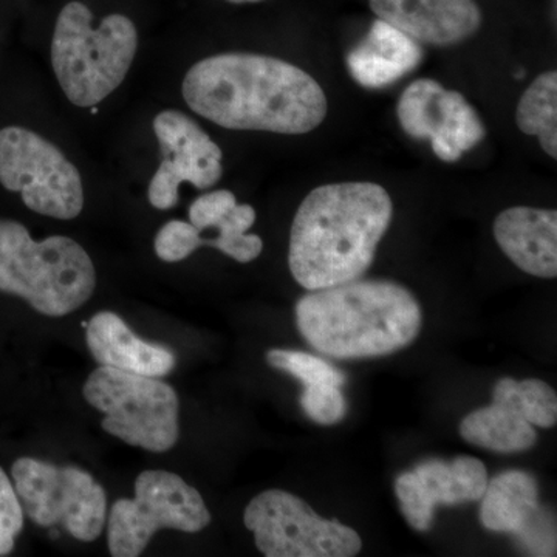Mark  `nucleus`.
Masks as SVG:
<instances>
[{"mask_svg":"<svg viewBox=\"0 0 557 557\" xmlns=\"http://www.w3.org/2000/svg\"><path fill=\"white\" fill-rule=\"evenodd\" d=\"M183 98L225 129L282 135L309 134L329 110L313 76L262 54L226 53L197 62L183 81Z\"/></svg>","mask_w":557,"mask_h":557,"instance_id":"1","label":"nucleus"},{"mask_svg":"<svg viewBox=\"0 0 557 557\" xmlns=\"http://www.w3.org/2000/svg\"><path fill=\"white\" fill-rule=\"evenodd\" d=\"M392 214L391 196L376 183H335L311 190L289 233L293 277L309 292L357 281L375 260Z\"/></svg>","mask_w":557,"mask_h":557,"instance_id":"2","label":"nucleus"},{"mask_svg":"<svg viewBox=\"0 0 557 557\" xmlns=\"http://www.w3.org/2000/svg\"><path fill=\"white\" fill-rule=\"evenodd\" d=\"M420 304L395 282L350 281L304 296L296 322L304 339L338 359L384 357L420 333Z\"/></svg>","mask_w":557,"mask_h":557,"instance_id":"3","label":"nucleus"},{"mask_svg":"<svg viewBox=\"0 0 557 557\" xmlns=\"http://www.w3.org/2000/svg\"><path fill=\"white\" fill-rule=\"evenodd\" d=\"M95 288L97 271L78 242L64 236L36 242L21 223L0 219V292L60 318L83 307Z\"/></svg>","mask_w":557,"mask_h":557,"instance_id":"4","label":"nucleus"},{"mask_svg":"<svg viewBox=\"0 0 557 557\" xmlns=\"http://www.w3.org/2000/svg\"><path fill=\"white\" fill-rule=\"evenodd\" d=\"M138 49L134 22L110 14L98 28L84 3L62 9L51 40V64L61 89L78 108H94L119 89Z\"/></svg>","mask_w":557,"mask_h":557,"instance_id":"5","label":"nucleus"},{"mask_svg":"<svg viewBox=\"0 0 557 557\" xmlns=\"http://www.w3.org/2000/svg\"><path fill=\"white\" fill-rule=\"evenodd\" d=\"M84 398L104 413L113 437L150 453H166L178 440V397L170 384L101 366L84 384Z\"/></svg>","mask_w":557,"mask_h":557,"instance_id":"6","label":"nucleus"},{"mask_svg":"<svg viewBox=\"0 0 557 557\" xmlns=\"http://www.w3.org/2000/svg\"><path fill=\"white\" fill-rule=\"evenodd\" d=\"M211 512L196 487L168 471H145L135 482V498H120L110 509L108 542L113 557H137L159 530L199 533Z\"/></svg>","mask_w":557,"mask_h":557,"instance_id":"7","label":"nucleus"},{"mask_svg":"<svg viewBox=\"0 0 557 557\" xmlns=\"http://www.w3.org/2000/svg\"><path fill=\"white\" fill-rule=\"evenodd\" d=\"M11 475L22 508L36 525H60L83 542L100 537L108 500L89 472L24 457L14 461Z\"/></svg>","mask_w":557,"mask_h":557,"instance_id":"8","label":"nucleus"},{"mask_svg":"<svg viewBox=\"0 0 557 557\" xmlns=\"http://www.w3.org/2000/svg\"><path fill=\"white\" fill-rule=\"evenodd\" d=\"M0 183L47 218L72 220L84 208L78 170L57 146L24 127L0 131Z\"/></svg>","mask_w":557,"mask_h":557,"instance_id":"9","label":"nucleus"},{"mask_svg":"<svg viewBox=\"0 0 557 557\" xmlns=\"http://www.w3.org/2000/svg\"><path fill=\"white\" fill-rule=\"evenodd\" d=\"M244 522L267 557H351L362 548L354 528L322 519L287 491L267 490L252 498Z\"/></svg>","mask_w":557,"mask_h":557,"instance_id":"10","label":"nucleus"},{"mask_svg":"<svg viewBox=\"0 0 557 557\" xmlns=\"http://www.w3.org/2000/svg\"><path fill=\"white\" fill-rule=\"evenodd\" d=\"M153 132L163 153V161L149 185V201L153 208H174L183 182L197 189L218 185L223 174L222 149L196 121L177 110H164L153 120Z\"/></svg>","mask_w":557,"mask_h":557,"instance_id":"11","label":"nucleus"},{"mask_svg":"<svg viewBox=\"0 0 557 557\" xmlns=\"http://www.w3.org/2000/svg\"><path fill=\"white\" fill-rule=\"evenodd\" d=\"M370 9L409 38L435 47L463 42L482 25L475 0H370Z\"/></svg>","mask_w":557,"mask_h":557,"instance_id":"12","label":"nucleus"},{"mask_svg":"<svg viewBox=\"0 0 557 557\" xmlns=\"http://www.w3.org/2000/svg\"><path fill=\"white\" fill-rule=\"evenodd\" d=\"M494 237L502 251L531 276H557V212L555 209L515 207L494 222Z\"/></svg>","mask_w":557,"mask_h":557,"instance_id":"13","label":"nucleus"},{"mask_svg":"<svg viewBox=\"0 0 557 557\" xmlns=\"http://www.w3.org/2000/svg\"><path fill=\"white\" fill-rule=\"evenodd\" d=\"M86 339L97 362L124 372L161 379L170 375L177 361L174 351L138 338L129 325L112 311H101L91 318Z\"/></svg>","mask_w":557,"mask_h":557,"instance_id":"14","label":"nucleus"},{"mask_svg":"<svg viewBox=\"0 0 557 557\" xmlns=\"http://www.w3.org/2000/svg\"><path fill=\"white\" fill-rule=\"evenodd\" d=\"M423 57L420 42L376 20L362 42L348 53L347 65L362 87L383 89L413 72Z\"/></svg>","mask_w":557,"mask_h":557,"instance_id":"15","label":"nucleus"},{"mask_svg":"<svg viewBox=\"0 0 557 557\" xmlns=\"http://www.w3.org/2000/svg\"><path fill=\"white\" fill-rule=\"evenodd\" d=\"M487 471L479 458L461 456L453 461L426 460L406 472V486L421 511L434 516L437 505L479 502L485 494Z\"/></svg>","mask_w":557,"mask_h":557,"instance_id":"16","label":"nucleus"},{"mask_svg":"<svg viewBox=\"0 0 557 557\" xmlns=\"http://www.w3.org/2000/svg\"><path fill=\"white\" fill-rule=\"evenodd\" d=\"M480 507V522L497 533L523 534L539 512L536 479L525 471H507L487 482Z\"/></svg>","mask_w":557,"mask_h":557,"instance_id":"17","label":"nucleus"},{"mask_svg":"<svg viewBox=\"0 0 557 557\" xmlns=\"http://www.w3.org/2000/svg\"><path fill=\"white\" fill-rule=\"evenodd\" d=\"M460 435L471 445L505 454L531 449L537 442L533 424L496 403L465 417Z\"/></svg>","mask_w":557,"mask_h":557,"instance_id":"18","label":"nucleus"},{"mask_svg":"<svg viewBox=\"0 0 557 557\" xmlns=\"http://www.w3.org/2000/svg\"><path fill=\"white\" fill-rule=\"evenodd\" d=\"M442 123L431 141L432 150L440 160L454 163L468 150L486 137L482 120L463 95L456 90H443L440 95Z\"/></svg>","mask_w":557,"mask_h":557,"instance_id":"19","label":"nucleus"},{"mask_svg":"<svg viewBox=\"0 0 557 557\" xmlns=\"http://www.w3.org/2000/svg\"><path fill=\"white\" fill-rule=\"evenodd\" d=\"M516 123L523 134L539 138L542 149L557 159V73H542L530 87L523 91L518 109Z\"/></svg>","mask_w":557,"mask_h":557,"instance_id":"20","label":"nucleus"},{"mask_svg":"<svg viewBox=\"0 0 557 557\" xmlns=\"http://www.w3.org/2000/svg\"><path fill=\"white\" fill-rule=\"evenodd\" d=\"M493 403L504 406L525 418L539 428H552L557 423L556 392L541 380L515 381L502 379L494 387Z\"/></svg>","mask_w":557,"mask_h":557,"instance_id":"21","label":"nucleus"},{"mask_svg":"<svg viewBox=\"0 0 557 557\" xmlns=\"http://www.w3.org/2000/svg\"><path fill=\"white\" fill-rule=\"evenodd\" d=\"M445 90L434 79H418L403 91L398 102V121L401 129L416 139L434 137L442 121L440 95Z\"/></svg>","mask_w":557,"mask_h":557,"instance_id":"22","label":"nucleus"},{"mask_svg":"<svg viewBox=\"0 0 557 557\" xmlns=\"http://www.w3.org/2000/svg\"><path fill=\"white\" fill-rule=\"evenodd\" d=\"M256 211L251 205H236L215 228L219 237L214 240L203 239V245H211L240 263L258 259L263 249V242L256 234H247L255 225Z\"/></svg>","mask_w":557,"mask_h":557,"instance_id":"23","label":"nucleus"},{"mask_svg":"<svg viewBox=\"0 0 557 557\" xmlns=\"http://www.w3.org/2000/svg\"><path fill=\"white\" fill-rule=\"evenodd\" d=\"M267 361L271 368L284 370L289 375L302 381L304 386H319V384H332L343 386L346 375L335 366L324 361L314 355L298 350H281L273 348L267 354Z\"/></svg>","mask_w":557,"mask_h":557,"instance_id":"24","label":"nucleus"},{"mask_svg":"<svg viewBox=\"0 0 557 557\" xmlns=\"http://www.w3.org/2000/svg\"><path fill=\"white\" fill-rule=\"evenodd\" d=\"M203 245L200 231L193 223L182 220H171L157 234L153 247L157 256L164 262H180L185 260Z\"/></svg>","mask_w":557,"mask_h":557,"instance_id":"25","label":"nucleus"},{"mask_svg":"<svg viewBox=\"0 0 557 557\" xmlns=\"http://www.w3.org/2000/svg\"><path fill=\"white\" fill-rule=\"evenodd\" d=\"M304 412L322 426L339 423L347 412V403L341 387L332 384L307 386L300 397Z\"/></svg>","mask_w":557,"mask_h":557,"instance_id":"26","label":"nucleus"},{"mask_svg":"<svg viewBox=\"0 0 557 557\" xmlns=\"http://www.w3.org/2000/svg\"><path fill=\"white\" fill-rule=\"evenodd\" d=\"M24 508L9 475L0 468V556L13 552L24 527Z\"/></svg>","mask_w":557,"mask_h":557,"instance_id":"27","label":"nucleus"},{"mask_svg":"<svg viewBox=\"0 0 557 557\" xmlns=\"http://www.w3.org/2000/svg\"><path fill=\"white\" fill-rule=\"evenodd\" d=\"M236 205V196L231 190L220 189L205 194L190 205L189 223L199 231L215 228L220 220Z\"/></svg>","mask_w":557,"mask_h":557,"instance_id":"28","label":"nucleus"},{"mask_svg":"<svg viewBox=\"0 0 557 557\" xmlns=\"http://www.w3.org/2000/svg\"><path fill=\"white\" fill-rule=\"evenodd\" d=\"M233 3H242V2H260V0H230Z\"/></svg>","mask_w":557,"mask_h":557,"instance_id":"29","label":"nucleus"}]
</instances>
